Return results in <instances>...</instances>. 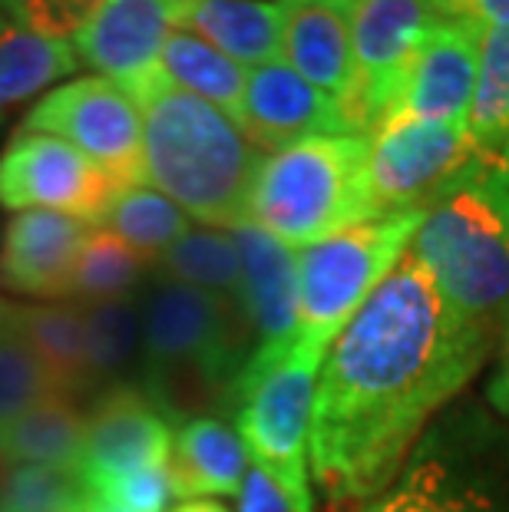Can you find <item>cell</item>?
Returning <instances> with one entry per match:
<instances>
[{"instance_id":"cell-11","label":"cell","mask_w":509,"mask_h":512,"mask_svg":"<svg viewBox=\"0 0 509 512\" xmlns=\"http://www.w3.org/2000/svg\"><path fill=\"white\" fill-rule=\"evenodd\" d=\"M119 185L80 149L57 136L17 129L0 152V205L14 212L47 209L96 225Z\"/></svg>"},{"instance_id":"cell-37","label":"cell","mask_w":509,"mask_h":512,"mask_svg":"<svg viewBox=\"0 0 509 512\" xmlns=\"http://www.w3.org/2000/svg\"><path fill=\"white\" fill-rule=\"evenodd\" d=\"M486 172L496 179V182H503V185H509V139H506V146H503V152L496 156L490 166H486Z\"/></svg>"},{"instance_id":"cell-7","label":"cell","mask_w":509,"mask_h":512,"mask_svg":"<svg viewBox=\"0 0 509 512\" xmlns=\"http://www.w3.org/2000/svg\"><path fill=\"white\" fill-rule=\"evenodd\" d=\"M324 354L328 351L295 344L275 361H245L232 387L235 423L248 460L295 493H311V413Z\"/></svg>"},{"instance_id":"cell-21","label":"cell","mask_w":509,"mask_h":512,"mask_svg":"<svg viewBox=\"0 0 509 512\" xmlns=\"http://www.w3.org/2000/svg\"><path fill=\"white\" fill-rule=\"evenodd\" d=\"M77 67L80 57L73 43L34 34L0 4V119Z\"/></svg>"},{"instance_id":"cell-38","label":"cell","mask_w":509,"mask_h":512,"mask_svg":"<svg viewBox=\"0 0 509 512\" xmlns=\"http://www.w3.org/2000/svg\"><path fill=\"white\" fill-rule=\"evenodd\" d=\"M172 512H229V509L212 503V499H189V503H179Z\"/></svg>"},{"instance_id":"cell-28","label":"cell","mask_w":509,"mask_h":512,"mask_svg":"<svg viewBox=\"0 0 509 512\" xmlns=\"http://www.w3.org/2000/svg\"><path fill=\"white\" fill-rule=\"evenodd\" d=\"M47 397H57V387L20 331L17 304L0 301V427Z\"/></svg>"},{"instance_id":"cell-9","label":"cell","mask_w":509,"mask_h":512,"mask_svg":"<svg viewBox=\"0 0 509 512\" xmlns=\"http://www.w3.org/2000/svg\"><path fill=\"white\" fill-rule=\"evenodd\" d=\"M20 129L57 136L80 149L119 189L146 185L143 113L133 96L106 76H80L57 86L27 113Z\"/></svg>"},{"instance_id":"cell-1","label":"cell","mask_w":509,"mask_h":512,"mask_svg":"<svg viewBox=\"0 0 509 512\" xmlns=\"http://www.w3.org/2000/svg\"><path fill=\"white\" fill-rule=\"evenodd\" d=\"M486 347L490 324L453 308L407 248L324 354L308 446L324 493L338 503L387 493L427 417L476 374Z\"/></svg>"},{"instance_id":"cell-35","label":"cell","mask_w":509,"mask_h":512,"mask_svg":"<svg viewBox=\"0 0 509 512\" xmlns=\"http://www.w3.org/2000/svg\"><path fill=\"white\" fill-rule=\"evenodd\" d=\"M443 7H447V17L473 20L483 30L509 24V0H443Z\"/></svg>"},{"instance_id":"cell-34","label":"cell","mask_w":509,"mask_h":512,"mask_svg":"<svg viewBox=\"0 0 509 512\" xmlns=\"http://www.w3.org/2000/svg\"><path fill=\"white\" fill-rule=\"evenodd\" d=\"M238 503H242V512H311L314 506L311 493H295V489L281 486L272 473H265L255 463H248Z\"/></svg>"},{"instance_id":"cell-4","label":"cell","mask_w":509,"mask_h":512,"mask_svg":"<svg viewBox=\"0 0 509 512\" xmlns=\"http://www.w3.org/2000/svg\"><path fill=\"white\" fill-rule=\"evenodd\" d=\"M410 248L453 308L490 324L509 308V185L473 166L430 205Z\"/></svg>"},{"instance_id":"cell-25","label":"cell","mask_w":509,"mask_h":512,"mask_svg":"<svg viewBox=\"0 0 509 512\" xmlns=\"http://www.w3.org/2000/svg\"><path fill=\"white\" fill-rule=\"evenodd\" d=\"M162 268H166L172 281L202 288L215 294V298H222L225 304H232V308L245 311L242 258H238L232 232H222V228H189L162 255Z\"/></svg>"},{"instance_id":"cell-33","label":"cell","mask_w":509,"mask_h":512,"mask_svg":"<svg viewBox=\"0 0 509 512\" xmlns=\"http://www.w3.org/2000/svg\"><path fill=\"white\" fill-rule=\"evenodd\" d=\"M90 493L106 499V503H113L123 512H166V506L176 499L169 463L110 479V483H100L96 489H90Z\"/></svg>"},{"instance_id":"cell-30","label":"cell","mask_w":509,"mask_h":512,"mask_svg":"<svg viewBox=\"0 0 509 512\" xmlns=\"http://www.w3.org/2000/svg\"><path fill=\"white\" fill-rule=\"evenodd\" d=\"M90 496L70 466H17L0 483V512H83Z\"/></svg>"},{"instance_id":"cell-3","label":"cell","mask_w":509,"mask_h":512,"mask_svg":"<svg viewBox=\"0 0 509 512\" xmlns=\"http://www.w3.org/2000/svg\"><path fill=\"white\" fill-rule=\"evenodd\" d=\"M371 136H311L272 152L255 172L248 222L291 252L377 219L371 202Z\"/></svg>"},{"instance_id":"cell-27","label":"cell","mask_w":509,"mask_h":512,"mask_svg":"<svg viewBox=\"0 0 509 512\" xmlns=\"http://www.w3.org/2000/svg\"><path fill=\"white\" fill-rule=\"evenodd\" d=\"M467 126L476 156L483 162L500 156L509 139V24L483 30L480 73Z\"/></svg>"},{"instance_id":"cell-29","label":"cell","mask_w":509,"mask_h":512,"mask_svg":"<svg viewBox=\"0 0 509 512\" xmlns=\"http://www.w3.org/2000/svg\"><path fill=\"white\" fill-rule=\"evenodd\" d=\"M149 258H143L136 248H129L123 238H116L106 228H93L86 238L77 271H73L70 294H77L86 304L119 301L139 281L146 271Z\"/></svg>"},{"instance_id":"cell-6","label":"cell","mask_w":509,"mask_h":512,"mask_svg":"<svg viewBox=\"0 0 509 512\" xmlns=\"http://www.w3.org/2000/svg\"><path fill=\"white\" fill-rule=\"evenodd\" d=\"M424 215L427 209L377 215L301 248L295 344L328 351L374 288L407 255Z\"/></svg>"},{"instance_id":"cell-8","label":"cell","mask_w":509,"mask_h":512,"mask_svg":"<svg viewBox=\"0 0 509 512\" xmlns=\"http://www.w3.org/2000/svg\"><path fill=\"white\" fill-rule=\"evenodd\" d=\"M440 20H447L443 0H354V93L344 103L354 133L374 136V129L394 113L410 63Z\"/></svg>"},{"instance_id":"cell-36","label":"cell","mask_w":509,"mask_h":512,"mask_svg":"<svg viewBox=\"0 0 509 512\" xmlns=\"http://www.w3.org/2000/svg\"><path fill=\"white\" fill-rule=\"evenodd\" d=\"M490 394L496 403H500V410L509 413V324L503 328V361H500V370H496V377H493Z\"/></svg>"},{"instance_id":"cell-16","label":"cell","mask_w":509,"mask_h":512,"mask_svg":"<svg viewBox=\"0 0 509 512\" xmlns=\"http://www.w3.org/2000/svg\"><path fill=\"white\" fill-rule=\"evenodd\" d=\"M242 258L245 311L258 337L248 361H275L295 347L298 328V252L252 222L232 228Z\"/></svg>"},{"instance_id":"cell-20","label":"cell","mask_w":509,"mask_h":512,"mask_svg":"<svg viewBox=\"0 0 509 512\" xmlns=\"http://www.w3.org/2000/svg\"><path fill=\"white\" fill-rule=\"evenodd\" d=\"M248 473V450L238 433L222 420L196 417L179 423L172 437L169 476L176 499L186 496H232Z\"/></svg>"},{"instance_id":"cell-15","label":"cell","mask_w":509,"mask_h":512,"mask_svg":"<svg viewBox=\"0 0 509 512\" xmlns=\"http://www.w3.org/2000/svg\"><path fill=\"white\" fill-rule=\"evenodd\" d=\"M242 133L252 146L285 149L311 136L354 133L344 106L311 86L305 76L295 73L285 60L262 63L248 70L245 103H242Z\"/></svg>"},{"instance_id":"cell-40","label":"cell","mask_w":509,"mask_h":512,"mask_svg":"<svg viewBox=\"0 0 509 512\" xmlns=\"http://www.w3.org/2000/svg\"><path fill=\"white\" fill-rule=\"evenodd\" d=\"M331 4H344V7H351V4H354V0H331Z\"/></svg>"},{"instance_id":"cell-23","label":"cell","mask_w":509,"mask_h":512,"mask_svg":"<svg viewBox=\"0 0 509 512\" xmlns=\"http://www.w3.org/2000/svg\"><path fill=\"white\" fill-rule=\"evenodd\" d=\"M86 420L73 397H47L0 427V460L17 466H70L77 470Z\"/></svg>"},{"instance_id":"cell-5","label":"cell","mask_w":509,"mask_h":512,"mask_svg":"<svg viewBox=\"0 0 509 512\" xmlns=\"http://www.w3.org/2000/svg\"><path fill=\"white\" fill-rule=\"evenodd\" d=\"M252 328L248 314L225 304L215 294L182 285V281H159L149 294L143 334H146V367L153 380V394L169 410L182 403H202L225 387H232L242 374L238 354V328Z\"/></svg>"},{"instance_id":"cell-19","label":"cell","mask_w":509,"mask_h":512,"mask_svg":"<svg viewBox=\"0 0 509 512\" xmlns=\"http://www.w3.org/2000/svg\"><path fill=\"white\" fill-rule=\"evenodd\" d=\"M179 30L202 37L238 67L252 70L281 60L285 10L281 0H196Z\"/></svg>"},{"instance_id":"cell-31","label":"cell","mask_w":509,"mask_h":512,"mask_svg":"<svg viewBox=\"0 0 509 512\" xmlns=\"http://www.w3.org/2000/svg\"><path fill=\"white\" fill-rule=\"evenodd\" d=\"M86 351H90V367L96 374H113L133 357L143 321L129 301H103L86 308Z\"/></svg>"},{"instance_id":"cell-24","label":"cell","mask_w":509,"mask_h":512,"mask_svg":"<svg viewBox=\"0 0 509 512\" xmlns=\"http://www.w3.org/2000/svg\"><path fill=\"white\" fill-rule=\"evenodd\" d=\"M159 73L166 76L172 86L219 106L229 119L242 123L248 70L238 67L222 50H215L212 43L189 34V30H172L166 43H162Z\"/></svg>"},{"instance_id":"cell-10","label":"cell","mask_w":509,"mask_h":512,"mask_svg":"<svg viewBox=\"0 0 509 512\" xmlns=\"http://www.w3.org/2000/svg\"><path fill=\"white\" fill-rule=\"evenodd\" d=\"M480 162L470 126L391 116L371 136L367 182H371L374 215L430 209L453 182Z\"/></svg>"},{"instance_id":"cell-22","label":"cell","mask_w":509,"mask_h":512,"mask_svg":"<svg viewBox=\"0 0 509 512\" xmlns=\"http://www.w3.org/2000/svg\"><path fill=\"white\" fill-rule=\"evenodd\" d=\"M17 321L30 351L47 370L57 394L77 397L93 380L86 351V314L77 304H17Z\"/></svg>"},{"instance_id":"cell-2","label":"cell","mask_w":509,"mask_h":512,"mask_svg":"<svg viewBox=\"0 0 509 512\" xmlns=\"http://www.w3.org/2000/svg\"><path fill=\"white\" fill-rule=\"evenodd\" d=\"M143 113V179L209 228L248 222L262 156L235 119L156 73L133 93Z\"/></svg>"},{"instance_id":"cell-17","label":"cell","mask_w":509,"mask_h":512,"mask_svg":"<svg viewBox=\"0 0 509 512\" xmlns=\"http://www.w3.org/2000/svg\"><path fill=\"white\" fill-rule=\"evenodd\" d=\"M93 225L77 215L27 209L7 222L0 248V281L34 298H70L73 271Z\"/></svg>"},{"instance_id":"cell-12","label":"cell","mask_w":509,"mask_h":512,"mask_svg":"<svg viewBox=\"0 0 509 512\" xmlns=\"http://www.w3.org/2000/svg\"><path fill=\"white\" fill-rule=\"evenodd\" d=\"M196 0H100L86 27L73 37L80 63L119 83L133 96L159 73L162 43L179 30Z\"/></svg>"},{"instance_id":"cell-39","label":"cell","mask_w":509,"mask_h":512,"mask_svg":"<svg viewBox=\"0 0 509 512\" xmlns=\"http://www.w3.org/2000/svg\"><path fill=\"white\" fill-rule=\"evenodd\" d=\"M83 512H123V509H116L113 503H106V499H100V496H90V499H86Z\"/></svg>"},{"instance_id":"cell-14","label":"cell","mask_w":509,"mask_h":512,"mask_svg":"<svg viewBox=\"0 0 509 512\" xmlns=\"http://www.w3.org/2000/svg\"><path fill=\"white\" fill-rule=\"evenodd\" d=\"M169 456L172 430L162 410L139 390L116 387L103 394L86 417L77 473L86 486L96 489L119 476L166 466Z\"/></svg>"},{"instance_id":"cell-26","label":"cell","mask_w":509,"mask_h":512,"mask_svg":"<svg viewBox=\"0 0 509 512\" xmlns=\"http://www.w3.org/2000/svg\"><path fill=\"white\" fill-rule=\"evenodd\" d=\"M96 225L123 238L129 248L153 261L166 255L189 232V215L149 185H129V189H119L113 195Z\"/></svg>"},{"instance_id":"cell-13","label":"cell","mask_w":509,"mask_h":512,"mask_svg":"<svg viewBox=\"0 0 509 512\" xmlns=\"http://www.w3.org/2000/svg\"><path fill=\"white\" fill-rule=\"evenodd\" d=\"M480 43L483 27H476L473 20H440L420 43L391 116L467 126L480 73Z\"/></svg>"},{"instance_id":"cell-18","label":"cell","mask_w":509,"mask_h":512,"mask_svg":"<svg viewBox=\"0 0 509 512\" xmlns=\"http://www.w3.org/2000/svg\"><path fill=\"white\" fill-rule=\"evenodd\" d=\"M281 60L341 106L354 93L351 7L331 0H281Z\"/></svg>"},{"instance_id":"cell-32","label":"cell","mask_w":509,"mask_h":512,"mask_svg":"<svg viewBox=\"0 0 509 512\" xmlns=\"http://www.w3.org/2000/svg\"><path fill=\"white\" fill-rule=\"evenodd\" d=\"M364 512H480V509L460 493H453L447 476L437 466L420 463L400 479V486H391L387 493L371 499Z\"/></svg>"}]
</instances>
